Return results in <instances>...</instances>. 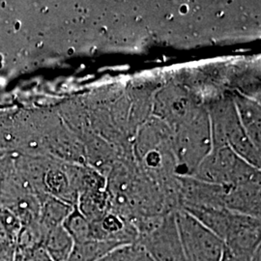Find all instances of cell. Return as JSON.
Masks as SVG:
<instances>
[{
  "instance_id": "obj_5",
  "label": "cell",
  "mask_w": 261,
  "mask_h": 261,
  "mask_svg": "<svg viewBox=\"0 0 261 261\" xmlns=\"http://www.w3.org/2000/svg\"><path fill=\"white\" fill-rule=\"evenodd\" d=\"M42 246L53 261H68L75 243L63 225H58L45 233Z\"/></svg>"
},
{
  "instance_id": "obj_3",
  "label": "cell",
  "mask_w": 261,
  "mask_h": 261,
  "mask_svg": "<svg viewBox=\"0 0 261 261\" xmlns=\"http://www.w3.org/2000/svg\"><path fill=\"white\" fill-rule=\"evenodd\" d=\"M223 241L225 250L238 260H253L260 251V219L233 212Z\"/></svg>"
},
{
  "instance_id": "obj_4",
  "label": "cell",
  "mask_w": 261,
  "mask_h": 261,
  "mask_svg": "<svg viewBox=\"0 0 261 261\" xmlns=\"http://www.w3.org/2000/svg\"><path fill=\"white\" fill-rule=\"evenodd\" d=\"M224 204L227 210L234 213L260 219L259 182L227 186Z\"/></svg>"
},
{
  "instance_id": "obj_6",
  "label": "cell",
  "mask_w": 261,
  "mask_h": 261,
  "mask_svg": "<svg viewBox=\"0 0 261 261\" xmlns=\"http://www.w3.org/2000/svg\"><path fill=\"white\" fill-rule=\"evenodd\" d=\"M125 246L120 243L91 239L82 244H75L68 261H97L115 249Z\"/></svg>"
},
{
  "instance_id": "obj_11",
  "label": "cell",
  "mask_w": 261,
  "mask_h": 261,
  "mask_svg": "<svg viewBox=\"0 0 261 261\" xmlns=\"http://www.w3.org/2000/svg\"><path fill=\"white\" fill-rule=\"evenodd\" d=\"M222 261H239L237 258H235L233 255L230 253V252H227L224 248V254H223V257H222Z\"/></svg>"
},
{
  "instance_id": "obj_1",
  "label": "cell",
  "mask_w": 261,
  "mask_h": 261,
  "mask_svg": "<svg viewBox=\"0 0 261 261\" xmlns=\"http://www.w3.org/2000/svg\"><path fill=\"white\" fill-rule=\"evenodd\" d=\"M186 261H222L224 241L183 209L175 212Z\"/></svg>"
},
{
  "instance_id": "obj_2",
  "label": "cell",
  "mask_w": 261,
  "mask_h": 261,
  "mask_svg": "<svg viewBox=\"0 0 261 261\" xmlns=\"http://www.w3.org/2000/svg\"><path fill=\"white\" fill-rule=\"evenodd\" d=\"M138 244L154 261H186L175 213L165 215L156 227L140 236Z\"/></svg>"
},
{
  "instance_id": "obj_9",
  "label": "cell",
  "mask_w": 261,
  "mask_h": 261,
  "mask_svg": "<svg viewBox=\"0 0 261 261\" xmlns=\"http://www.w3.org/2000/svg\"><path fill=\"white\" fill-rule=\"evenodd\" d=\"M140 250L139 244L125 245L115 249L103 258L97 261H133Z\"/></svg>"
},
{
  "instance_id": "obj_7",
  "label": "cell",
  "mask_w": 261,
  "mask_h": 261,
  "mask_svg": "<svg viewBox=\"0 0 261 261\" xmlns=\"http://www.w3.org/2000/svg\"><path fill=\"white\" fill-rule=\"evenodd\" d=\"M63 227L70 234L75 244H82L92 239V224L83 213L75 211L66 218Z\"/></svg>"
},
{
  "instance_id": "obj_8",
  "label": "cell",
  "mask_w": 261,
  "mask_h": 261,
  "mask_svg": "<svg viewBox=\"0 0 261 261\" xmlns=\"http://www.w3.org/2000/svg\"><path fill=\"white\" fill-rule=\"evenodd\" d=\"M15 261H53L42 245L29 248H19Z\"/></svg>"
},
{
  "instance_id": "obj_10",
  "label": "cell",
  "mask_w": 261,
  "mask_h": 261,
  "mask_svg": "<svg viewBox=\"0 0 261 261\" xmlns=\"http://www.w3.org/2000/svg\"><path fill=\"white\" fill-rule=\"evenodd\" d=\"M133 261H154L151 257H150L149 255H148V253L146 252H144L143 250H142V248L140 246V250H139V252H137V254H136V256H135V258H134V260Z\"/></svg>"
}]
</instances>
